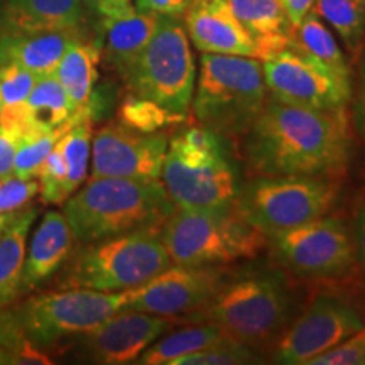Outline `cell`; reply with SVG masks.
Segmentation results:
<instances>
[{
    "instance_id": "obj_1",
    "label": "cell",
    "mask_w": 365,
    "mask_h": 365,
    "mask_svg": "<svg viewBox=\"0 0 365 365\" xmlns=\"http://www.w3.org/2000/svg\"><path fill=\"white\" fill-rule=\"evenodd\" d=\"M352 150L346 107L317 110L269 93L244 135L250 175H308L339 178Z\"/></svg>"
},
{
    "instance_id": "obj_2",
    "label": "cell",
    "mask_w": 365,
    "mask_h": 365,
    "mask_svg": "<svg viewBox=\"0 0 365 365\" xmlns=\"http://www.w3.org/2000/svg\"><path fill=\"white\" fill-rule=\"evenodd\" d=\"M65 217L80 244L161 227L175 205L161 181L90 178L65 202Z\"/></svg>"
},
{
    "instance_id": "obj_3",
    "label": "cell",
    "mask_w": 365,
    "mask_h": 365,
    "mask_svg": "<svg viewBox=\"0 0 365 365\" xmlns=\"http://www.w3.org/2000/svg\"><path fill=\"white\" fill-rule=\"evenodd\" d=\"M161 182L175 208L181 210L234 208L240 191L222 137L203 125L186 127L171 137Z\"/></svg>"
},
{
    "instance_id": "obj_4",
    "label": "cell",
    "mask_w": 365,
    "mask_h": 365,
    "mask_svg": "<svg viewBox=\"0 0 365 365\" xmlns=\"http://www.w3.org/2000/svg\"><path fill=\"white\" fill-rule=\"evenodd\" d=\"M294 309L293 293L279 274L247 272L225 277L208 303L188 317L191 323H213L230 339L259 346L284 330Z\"/></svg>"
},
{
    "instance_id": "obj_5",
    "label": "cell",
    "mask_w": 365,
    "mask_h": 365,
    "mask_svg": "<svg viewBox=\"0 0 365 365\" xmlns=\"http://www.w3.org/2000/svg\"><path fill=\"white\" fill-rule=\"evenodd\" d=\"M267 97L261 59L203 53L193 93V112L222 139L247 134Z\"/></svg>"
},
{
    "instance_id": "obj_6",
    "label": "cell",
    "mask_w": 365,
    "mask_h": 365,
    "mask_svg": "<svg viewBox=\"0 0 365 365\" xmlns=\"http://www.w3.org/2000/svg\"><path fill=\"white\" fill-rule=\"evenodd\" d=\"M170 266L161 227L139 228L83 244L65 262L59 286L120 293L143 286Z\"/></svg>"
},
{
    "instance_id": "obj_7",
    "label": "cell",
    "mask_w": 365,
    "mask_h": 365,
    "mask_svg": "<svg viewBox=\"0 0 365 365\" xmlns=\"http://www.w3.org/2000/svg\"><path fill=\"white\" fill-rule=\"evenodd\" d=\"M161 239L171 264L223 266L254 259L267 245V237L234 208L181 210L161 225Z\"/></svg>"
},
{
    "instance_id": "obj_8",
    "label": "cell",
    "mask_w": 365,
    "mask_h": 365,
    "mask_svg": "<svg viewBox=\"0 0 365 365\" xmlns=\"http://www.w3.org/2000/svg\"><path fill=\"white\" fill-rule=\"evenodd\" d=\"M339 191L336 178L254 176L240 185L235 210L267 237L328 215L339 198Z\"/></svg>"
},
{
    "instance_id": "obj_9",
    "label": "cell",
    "mask_w": 365,
    "mask_h": 365,
    "mask_svg": "<svg viewBox=\"0 0 365 365\" xmlns=\"http://www.w3.org/2000/svg\"><path fill=\"white\" fill-rule=\"evenodd\" d=\"M129 291H105L66 287L65 291H48L34 294L11 312L21 330L38 349L48 350L66 345L85 335L125 308Z\"/></svg>"
},
{
    "instance_id": "obj_10",
    "label": "cell",
    "mask_w": 365,
    "mask_h": 365,
    "mask_svg": "<svg viewBox=\"0 0 365 365\" xmlns=\"http://www.w3.org/2000/svg\"><path fill=\"white\" fill-rule=\"evenodd\" d=\"M130 93L188 115L196 85L190 38L178 17L159 16L156 31L124 80Z\"/></svg>"
},
{
    "instance_id": "obj_11",
    "label": "cell",
    "mask_w": 365,
    "mask_h": 365,
    "mask_svg": "<svg viewBox=\"0 0 365 365\" xmlns=\"http://www.w3.org/2000/svg\"><path fill=\"white\" fill-rule=\"evenodd\" d=\"M276 257L303 279H335L355 264V242L341 220L319 217L267 235Z\"/></svg>"
},
{
    "instance_id": "obj_12",
    "label": "cell",
    "mask_w": 365,
    "mask_h": 365,
    "mask_svg": "<svg viewBox=\"0 0 365 365\" xmlns=\"http://www.w3.org/2000/svg\"><path fill=\"white\" fill-rule=\"evenodd\" d=\"M262 70L269 93L287 103L335 110L346 107L352 97V81L294 44L264 59Z\"/></svg>"
},
{
    "instance_id": "obj_13",
    "label": "cell",
    "mask_w": 365,
    "mask_h": 365,
    "mask_svg": "<svg viewBox=\"0 0 365 365\" xmlns=\"http://www.w3.org/2000/svg\"><path fill=\"white\" fill-rule=\"evenodd\" d=\"M362 328L365 322L354 307L335 296H318L282 333L274 359L277 364L308 365Z\"/></svg>"
},
{
    "instance_id": "obj_14",
    "label": "cell",
    "mask_w": 365,
    "mask_h": 365,
    "mask_svg": "<svg viewBox=\"0 0 365 365\" xmlns=\"http://www.w3.org/2000/svg\"><path fill=\"white\" fill-rule=\"evenodd\" d=\"M225 279L218 266H176L171 264L143 286L129 289L127 309H137L186 322L205 307Z\"/></svg>"
},
{
    "instance_id": "obj_15",
    "label": "cell",
    "mask_w": 365,
    "mask_h": 365,
    "mask_svg": "<svg viewBox=\"0 0 365 365\" xmlns=\"http://www.w3.org/2000/svg\"><path fill=\"white\" fill-rule=\"evenodd\" d=\"M168 143L163 132L143 134L120 124L105 125L91 139L90 178L161 181Z\"/></svg>"
},
{
    "instance_id": "obj_16",
    "label": "cell",
    "mask_w": 365,
    "mask_h": 365,
    "mask_svg": "<svg viewBox=\"0 0 365 365\" xmlns=\"http://www.w3.org/2000/svg\"><path fill=\"white\" fill-rule=\"evenodd\" d=\"M170 330V318L122 308L97 328L68 344L75 345L78 357L85 362L122 365L135 362L149 345Z\"/></svg>"
},
{
    "instance_id": "obj_17",
    "label": "cell",
    "mask_w": 365,
    "mask_h": 365,
    "mask_svg": "<svg viewBox=\"0 0 365 365\" xmlns=\"http://www.w3.org/2000/svg\"><path fill=\"white\" fill-rule=\"evenodd\" d=\"M182 16L186 34L202 53L259 59L254 38L225 0H193Z\"/></svg>"
},
{
    "instance_id": "obj_18",
    "label": "cell",
    "mask_w": 365,
    "mask_h": 365,
    "mask_svg": "<svg viewBox=\"0 0 365 365\" xmlns=\"http://www.w3.org/2000/svg\"><path fill=\"white\" fill-rule=\"evenodd\" d=\"M75 240L65 213L56 210L46 212L31 237L29 249L26 250L21 294L36 289L65 266Z\"/></svg>"
},
{
    "instance_id": "obj_19",
    "label": "cell",
    "mask_w": 365,
    "mask_h": 365,
    "mask_svg": "<svg viewBox=\"0 0 365 365\" xmlns=\"http://www.w3.org/2000/svg\"><path fill=\"white\" fill-rule=\"evenodd\" d=\"M81 38V27L41 33H6L0 38V65L17 63L36 73L39 78L54 75L66 49Z\"/></svg>"
},
{
    "instance_id": "obj_20",
    "label": "cell",
    "mask_w": 365,
    "mask_h": 365,
    "mask_svg": "<svg viewBox=\"0 0 365 365\" xmlns=\"http://www.w3.org/2000/svg\"><path fill=\"white\" fill-rule=\"evenodd\" d=\"M158 22L159 16L156 14L139 12L137 9L124 16L102 19L105 59L122 80L129 76L137 59L144 53Z\"/></svg>"
},
{
    "instance_id": "obj_21",
    "label": "cell",
    "mask_w": 365,
    "mask_h": 365,
    "mask_svg": "<svg viewBox=\"0 0 365 365\" xmlns=\"http://www.w3.org/2000/svg\"><path fill=\"white\" fill-rule=\"evenodd\" d=\"M257 44L259 59L274 56L293 43L294 26L279 0H225Z\"/></svg>"
},
{
    "instance_id": "obj_22",
    "label": "cell",
    "mask_w": 365,
    "mask_h": 365,
    "mask_svg": "<svg viewBox=\"0 0 365 365\" xmlns=\"http://www.w3.org/2000/svg\"><path fill=\"white\" fill-rule=\"evenodd\" d=\"M81 0H7V33H41V31L80 29L86 21Z\"/></svg>"
},
{
    "instance_id": "obj_23",
    "label": "cell",
    "mask_w": 365,
    "mask_h": 365,
    "mask_svg": "<svg viewBox=\"0 0 365 365\" xmlns=\"http://www.w3.org/2000/svg\"><path fill=\"white\" fill-rule=\"evenodd\" d=\"M26 137L39 132H53L71 125L78 110L73 107L56 75L41 76L33 91L21 105Z\"/></svg>"
},
{
    "instance_id": "obj_24",
    "label": "cell",
    "mask_w": 365,
    "mask_h": 365,
    "mask_svg": "<svg viewBox=\"0 0 365 365\" xmlns=\"http://www.w3.org/2000/svg\"><path fill=\"white\" fill-rule=\"evenodd\" d=\"M38 217L36 208H22L0 235V309L21 296L22 271L26 261L27 235Z\"/></svg>"
},
{
    "instance_id": "obj_25",
    "label": "cell",
    "mask_w": 365,
    "mask_h": 365,
    "mask_svg": "<svg viewBox=\"0 0 365 365\" xmlns=\"http://www.w3.org/2000/svg\"><path fill=\"white\" fill-rule=\"evenodd\" d=\"M100 58H102V46L81 38L66 49L59 61L54 75L76 110H81L88 105L98 78Z\"/></svg>"
},
{
    "instance_id": "obj_26",
    "label": "cell",
    "mask_w": 365,
    "mask_h": 365,
    "mask_svg": "<svg viewBox=\"0 0 365 365\" xmlns=\"http://www.w3.org/2000/svg\"><path fill=\"white\" fill-rule=\"evenodd\" d=\"M222 336H225V333L213 323H193L173 333H164L135 362L140 365H175L180 359L198 352Z\"/></svg>"
},
{
    "instance_id": "obj_27",
    "label": "cell",
    "mask_w": 365,
    "mask_h": 365,
    "mask_svg": "<svg viewBox=\"0 0 365 365\" xmlns=\"http://www.w3.org/2000/svg\"><path fill=\"white\" fill-rule=\"evenodd\" d=\"M291 44L318 59L319 63L335 71L336 75L350 80V68L345 54L341 53L339 43L328 31V27L313 11H309L304 16V19L298 26H294L293 43Z\"/></svg>"
},
{
    "instance_id": "obj_28",
    "label": "cell",
    "mask_w": 365,
    "mask_h": 365,
    "mask_svg": "<svg viewBox=\"0 0 365 365\" xmlns=\"http://www.w3.org/2000/svg\"><path fill=\"white\" fill-rule=\"evenodd\" d=\"M312 11L339 33L350 51H359L365 36V0H314Z\"/></svg>"
},
{
    "instance_id": "obj_29",
    "label": "cell",
    "mask_w": 365,
    "mask_h": 365,
    "mask_svg": "<svg viewBox=\"0 0 365 365\" xmlns=\"http://www.w3.org/2000/svg\"><path fill=\"white\" fill-rule=\"evenodd\" d=\"M185 120L186 115L182 113L173 112L158 102L137 97L134 93L127 95L117 112V124L143 134H153L166 127H176Z\"/></svg>"
},
{
    "instance_id": "obj_30",
    "label": "cell",
    "mask_w": 365,
    "mask_h": 365,
    "mask_svg": "<svg viewBox=\"0 0 365 365\" xmlns=\"http://www.w3.org/2000/svg\"><path fill=\"white\" fill-rule=\"evenodd\" d=\"M0 345L7 352V364L16 365H49V354L36 346L21 330L11 309L0 312Z\"/></svg>"
},
{
    "instance_id": "obj_31",
    "label": "cell",
    "mask_w": 365,
    "mask_h": 365,
    "mask_svg": "<svg viewBox=\"0 0 365 365\" xmlns=\"http://www.w3.org/2000/svg\"><path fill=\"white\" fill-rule=\"evenodd\" d=\"M73 124H75V122H73ZM71 125L63 127V129H58L53 132H39V134L24 137V139L21 140L19 149H17V154H16L14 175L19 178H27V180H31V178H38L41 166H43L46 158L49 156V153H51L54 145H56L59 137L65 134Z\"/></svg>"
},
{
    "instance_id": "obj_32",
    "label": "cell",
    "mask_w": 365,
    "mask_h": 365,
    "mask_svg": "<svg viewBox=\"0 0 365 365\" xmlns=\"http://www.w3.org/2000/svg\"><path fill=\"white\" fill-rule=\"evenodd\" d=\"M259 362L252 346L230 336H222L212 345L178 360L175 365H242Z\"/></svg>"
},
{
    "instance_id": "obj_33",
    "label": "cell",
    "mask_w": 365,
    "mask_h": 365,
    "mask_svg": "<svg viewBox=\"0 0 365 365\" xmlns=\"http://www.w3.org/2000/svg\"><path fill=\"white\" fill-rule=\"evenodd\" d=\"M39 191L46 203L61 205L71 196L68 186V170L61 150L54 145L39 171Z\"/></svg>"
},
{
    "instance_id": "obj_34",
    "label": "cell",
    "mask_w": 365,
    "mask_h": 365,
    "mask_svg": "<svg viewBox=\"0 0 365 365\" xmlns=\"http://www.w3.org/2000/svg\"><path fill=\"white\" fill-rule=\"evenodd\" d=\"M39 76L17 63L0 65V97L2 107L22 105L33 91Z\"/></svg>"
},
{
    "instance_id": "obj_35",
    "label": "cell",
    "mask_w": 365,
    "mask_h": 365,
    "mask_svg": "<svg viewBox=\"0 0 365 365\" xmlns=\"http://www.w3.org/2000/svg\"><path fill=\"white\" fill-rule=\"evenodd\" d=\"M39 193L36 178H19L16 175L0 178V213H16Z\"/></svg>"
},
{
    "instance_id": "obj_36",
    "label": "cell",
    "mask_w": 365,
    "mask_h": 365,
    "mask_svg": "<svg viewBox=\"0 0 365 365\" xmlns=\"http://www.w3.org/2000/svg\"><path fill=\"white\" fill-rule=\"evenodd\" d=\"M308 365H365V328L319 354Z\"/></svg>"
},
{
    "instance_id": "obj_37",
    "label": "cell",
    "mask_w": 365,
    "mask_h": 365,
    "mask_svg": "<svg viewBox=\"0 0 365 365\" xmlns=\"http://www.w3.org/2000/svg\"><path fill=\"white\" fill-rule=\"evenodd\" d=\"M191 2L193 0H134V7L139 12L180 17L188 11Z\"/></svg>"
},
{
    "instance_id": "obj_38",
    "label": "cell",
    "mask_w": 365,
    "mask_h": 365,
    "mask_svg": "<svg viewBox=\"0 0 365 365\" xmlns=\"http://www.w3.org/2000/svg\"><path fill=\"white\" fill-rule=\"evenodd\" d=\"M21 140L16 132L0 127V178L14 175V163Z\"/></svg>"
},
{
    "instance_id": "obj_39",
    "label": "cell",
    "mask_w": 365,
    "mask_h": 365,
    "mask_svg": "<svg viewBox=\"0 0 365 365\" xmlns=\"http://www.w3.org/2000/svg\"><path fill=\"white\" fill-rule=\"evenodd\" d=\"M88 11L95 12L102 19H110V17L124 16V14L134 11L132 0H81Z\"/></svg>"
},
{
    "instance_id": "obj_40",
    "label": "cell",
    "mask_w": 365,
    "mask_h": 365,
    "mask_svg": "<svg viewBox=\"0 0 365 365\" xmlns=\"http://www.w3.org/2000/svg\"><path fill=\"white\" fill-rule=\"evenodd\" d=\"M284 7V11L289 17L291 24L298 26L301 21L304 19V16L312 11L314 0H279Z\"/></svg>"
},
{
    "instance_id": "obj_41",
    "label": "cell",
    "mask_w": 365,
    "mask_h": 365,
    "mask_svg": "<svg viewBox=\"0 0 365 365\" xmlns=\"http://www.w3.org/2000/svg\"><path fill=\"white\" fill-rule=\"evenodd\" d=\"M355 250L365 271V207L357 217V227H355Z\"/></svg>"
},
{
    "instance_id": "obj_42",
    "label": "cell",
    "mask_w": 365,
    "mask_h": 365,
    "mask_svg": "<svg viewBox=\"0 0 365 365\" xmlns=\"http://www.w3.org/2000/svg\"><path fill=\"white\" fill-rule=\"evenodd\" d=\"M12 217H14V213H0V235L4 234V230H6L9 222L12 220Z\"/></svg>"
},
{
    "instance_id": "obj_43",
    "label": "cell",
    "mask_w": 365,
    "mask_h": 365,
    "mask_svg": "<svg viewBox=\"0 0 365 365\" xmlns=\"http://www.w3.org/2000/svg\"><path fill=\"white\" fill-rule=\"evenodd\" d=\"M362 112H364V129H365V70L362 75Z\"/></svg>"
},
{
    "instance_id": "obj_44",
    "label": "cell",
    "mask_w": 365,
    "mask_h": 365,
    "mask_svg": "<svg viewBox=\"0 0 365 365\" xmlns=\"http://www.w3.org/2000/svg\"><path fill=\"white\" fill-rule=\"evenodd\" d=\"M0 364H7V352L2 345H0Z\"/></svg>"
},
{
    "instance_id": "obj_45",
    "label": "cell",
    "mask_w": 365,
    "mask_h": 365,
    "mask_svg": "<svg viewBox=\"0 0 365 365\" xmlns=\"http://www.w3.org/2000/svg\"><path fill=\"white\" fill-rule=\"evenodd\" d=\"M0 110H2V97H0Z\"/></svg>"
}]
</instances>
